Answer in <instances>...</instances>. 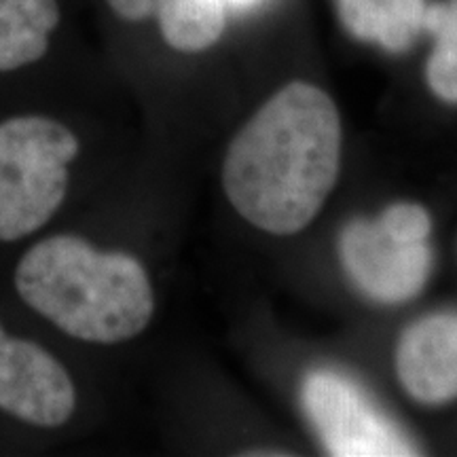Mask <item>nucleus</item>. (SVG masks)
Masks as SVG:
<instances>
[{
    "label": "nucleus",
    "instance_id": "obj_1",
    "mask_svg": "<svg viewBox=\"0 0 457 457\" xmlns=\"http://www.w3.org/2000/svg\"><path fill=\"white\" fill-rule=\"evenodd\" d=\"M339 108L305 81L284 85L242 125L222 162V188L245 222L295 236L328 202L341 170Z\"/></svg>",
    "mask_w": 457,
    "mask_h": 457
},
{
    "label": "nucleus",
    "instance_id": "obj_9",
    "mask_svg": "<svg viewBox=\"0 0 457 457\" xmlns=\"http://www.w3.org/2000/svg\"><path fill=\"white\" fill-rule=\"evenodd\" d=\"M57 21V0H0V72L41 60Z\"/></svg>",
    "mask_w": 457,
    "mask_h": 457
},
{
    "label": "nucleus",
    "instance_id": "obj_2",
    "mask_svg": "<svg viewBox=\"0 0 457 457\" xmlns=\"http://www.w3.org/2000/svg\"><path fill=\"white\" fill-rule=\"evenodd\" d=\"M15 288L62 333L102 345L134 339L155 313L151 278L136 256L104 253L66 233L34 244L21 256Z\"/></svg>",
    "mask_w": 457,
    "mask_h": 457
},
{
    "label": "nucleus",
    "instance_id": "obj_3",
    "mask_svg": "<svg viewBox=\"0 0 457 457\" xmlns=\"http://www.w3.org/2000/svg\"><path fill=\"white\" fill-rule=\"evenodd\" d=\"M79 138L38 114L0 123V242H17L47 225L68 191Z\"/></svg>",
    "mask_w": 457,
    "mask_h": 457
},
{
    "label": "nucleus",
    "instance_id": "obj_4",
    "mask_svg": "<svg viewBox=\"0 0 457 457\" xmlns=\"http://www.w3.org/2000/svg\"><path fill=\"white\" fill-rule=\"evenodd\" d=\"M303 404L330 455H417L407 434L387 420L347 377L333 370H313L303 386Z\"/></svg>",
    "mask_w": 457,
    "mask_h": 457
},
{
    "label": "nucleus",
    "instance_id": "obj_6",
    "mask_svg": "<svg viewBox=\"0 0 457 457\" xmlns=\"http://www.w3.org/2000/svg\"><path fill=\"white\" fill-rule=\"evenodd\" d=\"M77 407L68 375L45 347L0 327V409L38 428H60Z\"/></svg>",
    "mask_w": 457,
    "mask_h": 457
},
{
    "label": "nucleus",
    "instance_id": "obj_12",
    "mask_svg": "<svg viewBox=\"0 0 457 457\" xmlns=\"http://www.w3.org/2000/svg\"><path fill=\"white\" fill-rule=\"evenodd\" d=\"M106 3L121 20L142 21L157 15L159 9L168 4L170 0H106Z\"/></svg>",
    "mask_w": 457,
    "mask_h": 457
},
{
    "label": "nucleus",
    "instance_id": "obj_8",
    "mask_svg": "<svg viewBox=\"0 0 457 457\" xmlns=\"http://www.w3.org/2000/svg\"><path fill=\"white\" fill-rule=\"evenodd\" d=\"M347 32L358 41L403 54L424 32L426 0H335Z\"/></svg>",
    "mask_w": 457,
    "mask_h": 457
},
{
    "label": "nucleus",
    "instance_id": "obj_11",
    "mask_svg": "<svg viewBox=\"0 0 457 457\" xmlns=\"http://www.w3.org/2000/svg\"><path fill=\"white\" fill-rule=\"evenodd\" d=\"M424 30L434 37L426 64V81L432 94L457 104V0L428 4Z\"/></svg>",
    "mask_w": 457,
    "mask_h": 457
},
{
    "label": "nucleus",
    "instance_id": "obj_5",
    "mask_svg": "<svg viewBox=\"0 0 457 457\" xmlns=\"http://www.w3.org/2000/svg\"><path fill=\"white\" fill-rule=\"evenodd\" d=\"M339 253L358 288L379 303L413 299L432 270L428 239L396 236L379 219L347 225L341 233Z\"/></svg>",
    "mask_w": 457,
    "mask_h": 457
},
{
    "label": "nucleus",
    "instance_id": "obj_13",
    "mask_svg": "<svg viewBox=\"0 0 457 457\" xmlns=\"http://www.w3.org/2000/svg\"><path fill=\"white\" fill-rule=\"evenodd\" d=\"M225 3L227 9H233V11H250V9H256L259 4L265 3V0H222Z\"/></svg>",
    "mask_w": 457,
    "mask_h": 457
},
{
    "label": "nucleus",
    "instance_id": "obj_10",
    "mask_svg": "<svg viewBox=\"0 0 457 457\" xmlns=\"http://www.w3.org/2000/svg\"><path fill=\"white\" fill-rule=\"evenodd\" d=\"M227 11L222 0H170L155 17L171 49L199 54L222 37Z\"/></svg>",
    "mask_w": 457,
    "mask_h": 457
},
{
    "label": "nucleus",
    "instance_id": "obj_7",
    "mask_svg": "<svg viewBox=\"0 0 457 457\" xmlns=\"http://www.w3.org/2000/svg\"><path fill=\"white\" fill-rule=\"evenodd\" d=\"M400 386L421 404L457 398V313H432L404 330L396 347Z\"/></svg>",
    "mask_w": 457,
    "mask_h": 457
}]
</instances>
